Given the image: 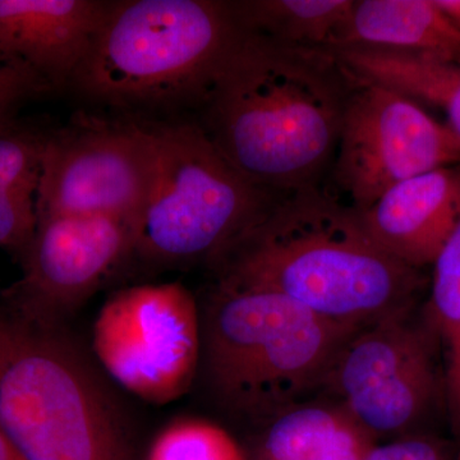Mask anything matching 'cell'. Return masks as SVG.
<instances>
[{
    "mask_svg": "<svg viewBox=\"0 0 460 460\" xmlns=\"http://www.w3.org/2000/svg\"><path fill=\"white\" fill-rule=\"evenodd\" d=\"M357 214L387 255L416 270L432 265L460 217V164L402 181Z\"/></svg>",
    "mask_w": 460,
    "mask_h": 460,
    "instance_id": "13",
    "label": "cell"
},
{
    "mask_svg": "<svg viewBox=\"0 0 460 460\" xmlns=\"http://www.w3.org/2000/svg\"><path fill=\"white\" fill-rule=\"evenodd\" d=\"M0 428L26 460H133L122 419L60 329L0 308Z\"/></svg>",
    "mask_w": 460,
    "mask_h": 460,
    "instance_id": "5",
    "label": "cell"
},
{
    "mask_svg": "<svg viewBox=\"0 0 460 460\" xmlns=\"http://www.w3.org/2000/svg\"><path fill=\"white\" fill-rule=\"evenodd\" d=\"M155 141L150 123L84 120L48 133L38 217H113L135 230L153 178Z\"/></svg>",
    "mask_w": 460,
    "mask_h": 460,
    "instance_id": "10",
    "label": "cell"
},
{
    "mask_svg": "<svg viewBox=\"0 0 460 460\" xmlns=\"http://www.w3.org/2000/svg\"><path fill=\"white\" fill-rule=\"evenodd\" d=\"M208 265L215 281L270 290L357 330L411 310L425 286L321 186L281 196Z\"/></svg>",
    "mask_w": 460,
    "mask_h": 460,
    "instance_id": "2",
    "label": "cell"
},
{
    "mask_svg": "<svg viewBox=\"0 0 460 460\" xmlns=\"http://www.w3.org/2000/svg\"><path fill=\"white\" fill-rule=\"evenodd\" d=\"M38 228L36 195L0 190V247L22 262Z\"/></svg>",
    "mask_w": 460,
    "mask_h": 460,
    "instance_id": "21",
    "label": "cell"
},
{
    "mask_svg": "<svg viewBox=\"0 0 460 460\" xmlns=\"http://www.w3.org/2000/svg\"><path fill=\"white\" fill-rule=\"evenodd\" d=\"M133 228L104 217L48 215L23 261L22 277L4 292L5 307L45 328L60 329L132 255Z\"/></svg>",
    "mask_w": 460,
    "mask_h": 460,
    "instance_id": "11",
    "label": "cell"
},
{
    "mask_svg": "<svg viewBox=\"0 0 460 460\" xmlns=\"http://www.w3.org/2000/svg\"><path fill=\"white\" fill-rule=\"evenodd\" d=\"M365 460H460V447L432 434L375 444Z\"/></svg>",
    "mask_w": 460,
    "mask_h": 460,
    "instance_id": "23",
    "label": "cell"
},
{
    "mask_svg": "<svg viewBox=\"0 0 460 460\" xmlns=\"http://www.w3.org/2000/svg\"><path fill=\"white\" fill-rule=\"evenodd\" d=\"M47 138L17 120L0 129V190L38 193Z\"/></svg>",
    "mask_w": 460,
    "mask_h": 460,
    "instance_id": "20",
    "label": "cell"
},
{
    "mask_svg": "<svg viewBox=\"0 0 460 460\" xmlns=\"http://www.w3.org/2000/svg\"><path fill=\"white\" fill-rule=\"evenodd\" d=\"M413 308L354 332L330 368L321 392L378 441L429 434L425 426L445 399L431 323Z\"/></svg>",
    "mask_w": 460,
    "mask_h": 460,
    "instance_id": "7",
    "label": "cell"
},
{
    "mask_svg": "<svg viewBox=\"0 0 460 460\" xmlns=\"http://www.w3.org/2000/svg\"><path fill=\"white\" fill-rule=\"evenodd\" d=\"M48 91L31 71L0 48V129L16 122L27 99Z\"/></svg>",
    "mask_w": 460,
    "mask_h": 460,
    "instance_id": "22",
    "label": "cell"
},
{
    "mask_svg": "<svg viewBox=\"0 0 460 460\" xmlns=\"http://www.w3.org/2000/svg\"><path fill=\"white\" fill-rule=\"evenodd\" d=\"M0 460H26L0 428Z\"/></svg>",
    "mask_w": 460,
    "mask_h": 460,
    "instance_id": "25",
    "label": "cell"
},
{
    "mask_svg": "<svg viewBox=\"0 0 460 460\" xmlns=\"http://www.w3.org/2000/svg\"><path fill=\"white\" fill-rule=\"evenodd\" d=\"M150 124L153 178L133 230L132 255L141 261L208 263L284 196L244 180L193 118Z\"/></svg>",
    "mask_w": 460,
    "mask_h": 460,
    "instance_id": "6",
    "label": "cell"
},
{
    "mask_svg": "<svg viewBox=\"0 0 460 460\" xmlns=\"http://www.w3.org/2000/svg\"><path fill=\"white\" fill-rule=\"evenodd\" d=\"M241 31L295 47L328 48L354 0H226Z\"/></svg>",
    "mask_w": 460,
    "mask_h": 460,
    "instance_id": "17",
    "label": "cell"
},
{
    "mask_svg": "<svg viewBox=\"0 0 460 460\" xmlns=\"http://www.w3.org/2000/svg\"><path fill=\"white\" fill-rule=\"evenodd\" d=\"M328 48H372L460 65V31L432 0H354Z\"/></svg>",
    "mask_w": 460,
    "mask_h": 460,
    "instance_id": "14",
    "label": "cell"
},
{
    "mask_svg": "<svg viewBox=\"0 0 460 460\" xmlns=\"http://www.w3.org/2000/svg\"><path fill=\"white\" fill-rule=\"evenodd\" d=\"M146 460H250L226 429L202 420H181L156 436Z\"/></svg>",
    "mask_w": 460,
    "mask_h": 460,
    "instance_id": "19",
    "label": "cell"
},
{
    "mask_svg": "<svg viewBox=\"0 0 460 460\" xmlns=\"http://www.w3.org/2000/svg\"><path fill=\"white\" fill-rule=\"evenodd\" d=\"M93 352L124 389L164 405L189 392L201 359V314L180 283L118 290L93 329Z\"/></svg>",
    "mask_w": 460,
    "mask_h": 460,
    "instance_id": "8",
    "label": "cell"
},
{
    "mask_svg": "<svg viewBox=\"0 0 460 460\" xmlns=\"http://www.w3.org/2000/svg\"><path fill=\"white\" fill-rule=\"evenodd\" d=\"M356 332L270 290L215 281L199 372L222 410L262 426L323 390Z\"/></svg>",
    "mask_w": 460,
    "mask_h": 460,
    "instance_id": "3",
    "label": "cell"
},
{
    "mask_svg": "<svg viewBox=\"0 0 460 460\" xmlns=\"http://www.w3.org/2000/svg\"><path fill=\"white\" fill-rule=\"evenodd\" d=\"M432 266L429 323L444 348L445 399L460 447V238L447 242Z\"/></svg>",
    "mask_w": 460,
    "mask_h": 460,
    "instance_id": "18",
    "label": "cell"
},
{
    "mask_svg": "<svg viewBox=\"0 0 460 460\" xmlns=\"http://www.w3.org/2000/svg\"><path fill=\"white\" fill-rule=\"evenodd\" d=\"M354 75L440 109L460 140V65L372 48H328Z\"/></svg>",
    "mask_w": 460,
    "mask_h": 460,
    "instance_id": "16",
    "label": "cell"
},
{
    "mask_svg": "<svg viewBox=\"0 0 460 460\" xmlns=\"http://www.w3.org/2000/svg\"><path fill=\"white\" fill-rule=\"evenodd\" d=\"M238 27L226 0H118L69 89L123 111L195 109Z\"/></svg>",
    "mask_w": 460,
    "mask_h": 460,
    "instance_id": "4",
    "label": "cell"
},
{
    "mask_svg": "<svg viewBox=\"0 0 460 460\" xmlns=\"http://www.w3.org/2000/svg\"><path fill=\"white\" fill-rule=\"evenodd\" d=\"M330 175L365 211L390 189L417 175L460 164V140L422 105L356 75Z\"/></svg>",
    "mask_w": 460,
    "mask_h": 460,
    "instance_id": "9",
    "label": "cell"
},
{
    "mask_svg": "<svg viewBox=\"0 0 460 460\" xmlns=\"http://www.w3.org/2000/svg\"><path fill=\"white\" fill-rule=\"evenodd\" d=\"M356 80L328 48L238 29L193 119L244 180L287 195L320 186L332 169Z\"/></svg>",
    "mask_w": 460,
    "mask_h": 460,
    "instance_id": "1",
    "label": "cell"
},
{
    "mask_svg": "<svg viewBox=\"0 0 460 460\" xmlns=\"http://www.w3.org/2000/svg\"><path fill=\"white\" fill-rule=\"evenodd\" d=\"M375 444L337 402L308 399L263 423L250 460H365Z\"/></svg>",
    "mask_w": 460,
    "mask_h": 460,
    "instance_id": "15",
    "label": "cell"
},
{
    "mask_svg": "<svg viewBox=\"0 0 460 460\" xmlns=\"http://www.w3.org/2000/svg\"><path fill=\"white\" fill-rule=\"evenodd\" d=\"M108 4L104 0H0V48L48 91L68 87Z\"/></svg>",
    "mask_w": 460,
    "mask_h": 460,
    "instance_id": "12",
    "label": "cell"
},
{
    "mask_svg": "<svg viewBox=\"0 0 460 460\" xmlns=\"http://www.w3.org/2000/svg\"><path fill=\"white\" fill-rule=\"evenodd\" d=\"M436 8L460 31V0H432Z\"/></svg>",
    "mask_w": 460,
    "mask_h": 460,
    "instance_id": "24",
    "label": "cell"
}]
</instances>
